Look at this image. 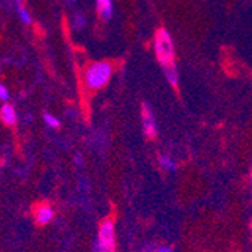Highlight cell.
I'll use <instances>...</instances> for the list:
<instances>
[{
    "mask_svg": "<svg viewBox=\"0 0 252 252\" xmlns=\"http://www.w3.org/2000/svg\"><path fill=\"white\" fill-rule=\"evenodd\" d=\"M155 54L159 62V65L164 68L176 65V53L171 35L167 29H159L155 36Z\"/></svg>",
    "mask_w": 252,
    "mask_h": 252,
    "instance_id": "6da1fadb",
    "label": "cell"
},
{
    "mask_svg": "<svg viewBox=\"0 0 252 252\" xmlns=\"http://www.w3.org/2000/svg\"><path fill=\"white\" fill-rule=\"evenodd\" d=\"M113 74V66L108 62H96L86 69L84 74V81L86 86L90 90H98L102 89L111 78Z\"/></svg>",
    "mask_w": 252,
    "mask_h": 252,
    "instance_id": "7a4b0ae2",
    "label": "cell"
},
{
    "mask_svg": "<svg viewBox=\"0 0 252 252\" xmlns=\"http://www.w3.org/2000/svg\"><path fill=\"white\" fill-rule=\"evenodd\" d=\"M96 252H116V230L113 219L107 218L102 220L98 231V240L94 246Z\"/></svg>",
    "mask_w": 252,
    "mask_h": 252,
    "instance_id": "3957f363",
    "label": "cell"
},
{
    "mask_svg": "<svg viewBox=\"0 0 252 252\" xmlns=\"http://www.w3.org/2000/svg\"><path fill=\"white\" fill-rule=\"evenodd\" d=\"M141 123L144 134L149 138H155L158 135V123H156V116L149 102H143L141 105Z\"/></svg>",
    "mask_w": 252,
    "mask_h": 252,
    "instance_id": "277c9868",
    "label": "cell"
},
{
    "mask_svg": "<svg viewBox=\"0 0 252 252\" xmlns=\"http://www.w3.org/2000/svg\"><path fill=\"white\" fill-rule=\"evenodd\" d=\"M54 216V209L48 203H39L33 207V218L38 225H47Z\"/></svg>",
    "mask_w": 252,
    "mask_h": 252,
    "instance_id": "5b68a950",
    "label": "cell"
},
{
    "mask_svg": "<svg viewBox=\"0 0 252 252\" xmlns=\"http://www.w3.org/2000/svg\"><path fill=\"white\" fill-rule=\"evenodd\" d=\"M96 12L101 20L110 21L113 17V0H96Z\"/></svg>",
    "mask_w": 252,
    "mask_h": 252,
    "instance_id": "8992f818",
    "label": "cell"
},
{
    "mask_svg": "<svg viewBox=\"0 0 252 252\" xmlns=\"http://www.w3.org/2000/svg\"><path fill=\"white\" fill-rule=\"evenodd\" d=\"M0 119L8 126H14L17 123V111L11 104H5L0 108Z\"/></svg>",
    "mask_w": 252,
    "mask_h": 252,
    "instance_id": "52a82bcc",
    "label": "cell"
},
{
    "mask_svg": "<svg viewBox=\"0 0 252 252\" xmlns=\"http://www.w3.org/2000/svg\"><path fill=\"white\" fill-rule=\"evenodd\" d=\"M162 71H164V75H165L167 81H168L171 86H177V83H179V69H177V65L164 68Z\"/></svg>",
    "mask_w": 252,
    "mask_h": 252,
    "instance_id": "ba28073f",
    "label": "cell"
},
{
    "mask_svg": "<svg viewBox=\"0 0 252 252\" xmlns=\"http://www.w3.org/2000/svg\"><path fill=\"white\" fill-rule=\"evenodd\" d=\"M159 165H161V168L165 170V171H174V170L177 168V162L173 159L171 156H168V155H162V156L159 158Z\"/></svg>",
    "mask_w": 252,
    "mask_h": 252,
    "instance_id": "9c48e42d",
    "label": "cell"
},
{
    "mask_svg": "<svg viewBox=\"0 0 252 252\" xmlns=\"http://www.w3.org/2000/svg\"><path fill=\"white\" fill-rule=\"evenodd\" d=\"M15 5H17V11H18L20 18L23 20V23L30 24L32 23V17H30L29 11L23 6V0H15Z\"/></svg>",
    "mask_w": 252,
    "mask_h": 252,
    "instance_id": "30bf717a",
    "label": "cell"
},
{
    "mask_svg": "<svg viewBox=\"0 0 252 252\" xmlns=\"http://www.w3.org/2000/svg\"><path fill=\"white\" fill-rule=\"evenodd\" d=\"M72 26L75 30H81L86 26V17L83 15V12H75L72 17Z\"/></svg>",
    "mask_w": 252,
    "mask_h": 252,
    "instance_id": "8fae6325",
    "label": "cell"
},
{
    "mask_svg": "<svg viewBox=\"0 0 252 252\" xmlns=\"http://www.w3.org/2000/svg\"><path fill=\"white\" fill-rule=\"evenodd\" d=\"M44 122L47 123V126H50V128H53V129H56L60 126V120L51 114H44Z\"/></svg>",
    "mask_w": 252,
    "mask_h": 252,
    "instance_id": "7c38bea8",
    "label": "cell"
},
{
    "mask_svg": "<svg viewBox=\"0 0 252 252\" xmlns=\"http://www.w3.org/2000/svg\"><path fill=\"white\" fill-rule=\"evenodd\" d=\"M9 98V92H8V89L3 86V84H0V99L2 101H6Z\"/></svg>",
    "mask_w": 252,
    "mask_h": 252,
    "instance_id": "4fadbf2b",
    "label": "cell"
},
{
    "mask_svg": "<svg viewBox=\"0 0 252 252\" xmlns=\"http://www.w3.org/2000/svg\"><path fill=\"white\" fill-rule=\"evenodd\" d=\"M155 252H174L171 248H168V246H161V248H158Z\"/></svg>",
    "mask_w": 252,
    "mask_h": 252,
    "instance_id": "5bb4252c",
    "label": "cell"
},
{
    "mask_svg": "<svg viewBox=\"0 0 252 252\" xmlns=\"http://www.w3.org/2000/svg\"><path fill=\"white\" fill-rule=\"evenodd\" d=\"M75 2H77V0H68V3H69V5H74Z\"/></svg>",
    "mask_w": 252,
    "mask_h": 252,
    "instance_id": "9a60e30c",
    "label": "cell"
},
{
    "mask_svg": "<svg viewBox=\"0 0 252 252\" xmlns=\"http://www.w3.org/2000/svg\"><path fill=\"white\" fill-rule=\"evenodd\" d=\"M251 182H252V176H251Z\"/></svg>",
    "mask_w": 252,
    "mask_h": 252,
    "instance_id": "2e32d148",
    "label": "cell"
}]
</instances>
